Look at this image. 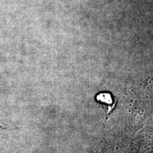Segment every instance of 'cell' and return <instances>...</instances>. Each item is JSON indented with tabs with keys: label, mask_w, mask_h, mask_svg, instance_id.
I'll return each mask as SVG.
<instances>
[{
	"label": "cell",
	"mask_w": 153,
	"mask_h": 153,
	"mask_svg": "<svg viewBox=\"0 0 153 153\" xmlns=\"http://www.w3.org/2000/svg\"><path fill=\"white\" fill-rule=\"evenodd\" d=\"M97 99L99 104L102 105L107 114H109L115 107L114 99L109 93H100L97 95Z\"/></svg>",
	"instance_id": "6da1fadb"
}]
</instances>
